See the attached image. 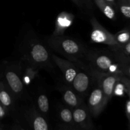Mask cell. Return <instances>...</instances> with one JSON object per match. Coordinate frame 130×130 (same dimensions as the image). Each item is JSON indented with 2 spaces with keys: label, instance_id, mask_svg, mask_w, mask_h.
Instances as JSON below:
<instances>
[{
  "label": "cell",
  "instance_id": "obj_1",
  "mask_svg": "<svg viewBox=\"0 0 130 130\" xmlns=\"http://www.w3.org/2000/svg\"><path fill=\"white\" fill-rule=\"evenodd\" d=\"M51 48L76 63H86L88 50L75 39L62 36H53L47 39Z\"/></svg>",
  "mask_w": 130,
  "mask_h": 130
},
{
  "label": "cell",
  "instance_id": "obj_2",
  "mask_svg": "<svg viewBox=\"0 0 130 130\" xmlns=\"http://www.w3.org/2000/svg\"><path fill=\"white\" fill-rule=\"evenodd\" d=\"M51 55L46 46L37 38L27 39L23 47L22 56L24 60L38 69L52 67Z\"/></svg>",
  "mask_w": 130,
  "mask_h": 130
},
{
  "label": "cell",
  "instance_id": "obj_3",
  "mask_svg": "<svg viewBox=\"0 0 130 130\" xmlns=\"http://www.w3.org/2000/svg\"><path fill=\"white\" fill-rule=\"evenodd\" d=\"M86 63L99 72L123 75L119 63L113 53L109 54L88 50L86 57Z\"/></svg>",
  "mask_w": 130,
  "mask_h": 130
},
{
  "label": "cell",
  "instance_id": "obj_4",
  "mask_svg": "<svg viewBox=\"0 0 130 130\" xmlns=\"http://www.w3.org/2000/svg\"><path fill=\"white\" fill-rule=\"evenodd\" d=\"M79 67L78 72L72 81L71 87L83 99L88 95L93 85L95 77L92 69L86 63H77Z\"/></svg>",
  "mask_w": 130,
  "mask_h": 130
},
{
  "label": "cell",
  "instance_id": "obj_5",
  "mask_svg": "<svg viewBox=\"0 0 130 130\" xmlns=\"http://www.w3.org/2000/svg\"><path fill=\"white\" fill-rule=\"evenodd\" d=\"M95 77L93 85L91 91L88 94L87 101V107L92 116L97 117L102 112L104 109L107 105L105 98L103 93L102 88L100 85V81L95 70L93 69Z\"/></svg>",
  "mask_w": 130,
  "mask_h": 130
},
{
  "label": "cell",
  "instance_id": "obj_6",
  "mask_svg": "<svg viewBox=\"0 0 130 130\" xmlns=\"http://www.w3.org/2000/svg\"><path fill=\"white\" fill-rule=\"evenodd\" d=\"M90 24L92 27L90 34V39L91 41L95 43L106 44L110 46V48L117 46L114 34L104 27L99 22L95 17H92L91 18Z\"/></svg>",
  "mask_w": 130,
  "mask_h": 130
},
{
  "label": "cell",
  "instance_id": "obj_7",
  "mask_svg": "<svg viewBox=\"0 0 130 130\" xmlns=\"http://www.w3.org/2000/svg\"><path fill=\"white\" fill-rule=\"evenodd\" d=\"M5 84L15 98H19L24 94V84L22 79L19 70L14 67H9L5 71Z\"/></svg>",
  "mask_w": 130,
  "mask_h": 130
},
{
  "label": "cell",
  "instance_id": "obj_8",
  "mask_svg": "<svg viewBox=\"0 0 130 130\" xmlns=\"http://www.w3.org/2000/svg\"><path fill=\"white\" fill-rule=\"evenodd\" d=\"M51 56L52 61L62 72L66 85L71 86L72 81L78 72L79 69V66L74 62H71L69 60L63 59L54 54H52Z\"/></svg>",
  "mask_w": 130,
  "mask_h": 130
},
{
  "label": "cell",
  "instance_id": "obj_9",
  "mask_svg": "<svg viewBox=\"0 0 130 130\" xmlns=\"http://www.w3.org/2000/svg\"><path fill=\"white\" fill-rule=\"evenodd\" d=\"M96 72L98 78L100 81L105 100L108 103L113 96V92H114V88L116 83L117 81L120 80L121 77L123 75L102 73L98 71H96Z\"/></svg>",
  "mask_w": 130,
  "mask_h": 130
},
{
  "label": "cell",
  "instance_id": "obj_10",
  "mask_svg": "<svg viewBox=\"0 0 130 130\" xmlns=\"http://www.w3.org/2000/svg\"><path fill=\"white\" fill-rule=\"evenodd\" d=\"M72 116L74 124L84 129H90L93 128L91 114L87 105L83 104L72 109Z\"/></svg>",
  "mask_w": 130,
  "mask_h": 130
},
{
  "label": "cell",
  "instance_id": "obj_11",
  "mask_svg": "<svg viewBox=\"0 0 130 130\" xmlns=\"http://www.w3.org/2000/svg\"><path fill=\"white\" fill-rule=\"evenodd\" d=\"M60 91L65 104L71 109H73L84 104V99L79 96L71 86L68 85L62 86L60 88Z\"/></svg>",
  "mask_w": 130,
  "mask_h": 130
},
{
  "label": "cell",
  "instance_id": "obj_12",
  "mask_svg": "<svg viewBox=\"0 0 130 130\" xmlns=\"http://www.w3.org/2000/svg\"><path fill=\"white\" fill-rule=\"evenodd\" d=\"M74 16L71 13L63 11L59 13L55 22L54 32L53 36L63 35L65 31L72 25Z\"/></svg>",
  "mask_w": 130,
  "mask_h": 130
},
{
  "label": "cell",
  "instance_id": "obj_13",
  "mask_svg": "<svg viewBox=\"0 0 130 130\" xmlns=\"http://www.w3.org/2000/svg\"><path fill=\"white\" fill-rule=\"evenodd\" d=\"M27 116L33 130H49L46 120L36 109H32L27 112Z\"/></svg>",
  "mask_w": 130,
  "mask_h": 130
},
{
  "label": "cell",
  "instance_id": "obj_14",
  "mask_svg": "<svg viewBox=\"0 0 130 130\" xmlns=\"http://www.w3.org/2000/svg\"><path fill=\"white\" fill-rule=\"evenodd\" d=\"M15 98V96L8 88L6 84L0 81V104L5 107L8 111L13 107Z\"/></svg>",
  "mask_w": 130,
  "mask_h": 130
},
{
  "label": "cell",
  "instance_id": "obj_15",
  "mask_svg": "<svg viewBox=\"0 0 130 130\" xmlns=\"http://www.w3.org/2000/svg\"><path fill=\"white\" fill-rule=\"evenodd\" d=\"M112 52L119 63L123 75L130 79V55L124 54L118 51L112 50Z\"/></svg>",
  "mask_w": 130,
  "mask_h": 130
},
{
  "label": "cell",
  "instance_id": "obj_16",
  "mask_svg": "<svg viewBox=\"0 0 130 130\" xmlns=\"http://www.w3.org/2000/svg\"><path fill=\"white\" fill-rule=\"evenodd\" d=\"M99 10L109 19L116 20L117 19L115 8L108 3L105 0H93Z\"/></svg>",
  "mask_w": 130,
  "mask_h": 130
},
{
  "label": "cell",
  "instance_id": "obj_17",
  "mask_svg": "<svg viewBox=\"0 0 130 130\" xmlns=\"http://www.w3.org/2000/svg\"><path fill=\"white\" fill-rule=\"evenodd\" d=\"M58 116L65 124L70 126L74 125L72 116V109L69 107H60L58 110Z\"/></svg>",
  "mask_w": 130,
  "mask_h": 130
},
{
  "label": "cell",
  "instance_id": "obj_18",
  "mask_svg": "<svg viewBox=\"0 0 130 130\" xmlns=\"http://www.w3.org/2000/svg\"><path fill=\"white\" fill-rule=\"evenodd\" d=\"M38 110L43 115L48 114L50 109L49 99L46 94L41 93L38 95L36 100Z\"/></svg>",
  "mask_w": 130,
  "mask_h": 130
},
{
  "label": "cell",
  "instance_id": "obj_19",
  "mask_svg": "<svg viewBox=\"0 0 130 130\" xmlns=\"http://www.w3.org/2000/svg\"><path fill=\"white\" fill-rule=\"evenodd\" d=\"M38 71H39L38 69L29 65V67L25 69L24 74L22 76V79L24 85L26 86L30 85L32 81L38 76Z\"/></svg>",
  "mask_w": 130,
  "mask_h": 130
},
{
  "label": "cell",
  "instance_id": "obj_20",
  "mask_svg": "<svg viewBox=\"0 0 130 130\" xmlns=\"http://www.w3.org/2000/svg\"><path fill=\"white\" fill-rule=\"evenodd\" d=\"M117 45H124L130 42V27L125 28L114 34Z\"/></svg>",
  "mask_w": 130,
  "mask_h": 130
},
{
  "label": "cell",
  "instance_id": "obj_21",
  "mask_svg": "<svg viewBox=\"0 0 130 130\" xmlns=\"http://www.w3.org/2000/svg\"><path fill=\"white\" fill-rule=\"evenodd\" d=\"M117 8L124 17L130 20V2L127 0H118Z\"/></svg>",
  "mask_w": 130,
  "mask_h": 130
},
{
  "label": "cell",
  "instance_id": "obj_22",
  "mask_svg": "<svg viewBox=\"0 0 130 130\" xmlns=\"http://www.w3.org/2000/svg\"><path fill=\"white\" fill-rule=\"evenodd\" d=\"M126 93V88L124 84L121 80H119L116 82L114 88L113 96H123L124 94Z\"/></svg>",
  "mask_w": 130,
  "mask_h": 130
},
{
  "label": "cell",
  "instance_id": "obj_23",
  "mask_svg": "<svg viewBox=\"0 0 130 130\" xmlns=\"http://www.w3.org/2000/svg\"><path fill=\"white\" fill-rule=\"evenodd\" d=\"M110 49L111 50L118 51L124 54L130 55V42L127 44H124V45H117L115 46L110 47Z\"/></svg>",
  "mask_w": 130,
  "mask_h": 130
},
{
  "label": "cell",
  "instance_id": "obj_24",
  "mask_svg": "<svg viewBox=\"0 0 130 130\" xmlns=\"http://www.w3.org/2000/svg\"><path fill=\"white\" fill-rule=\"evenodd\" d=\"M79 3L81 4V7H83V6H85L86 8L89 9V10H91L93 8V5L92 2H91V0H78Z\"/></svg>",
  "mask_w": 130,
  "mask_h": 130
},
{
  "label": "cell",
  "instance_id": "obj_25",
  "mask_svg": "<svg viewBox=\"0 0 130 130\" xmlns=\"http://www.w3.org/2000/svg\"><path fill=\"white\" fill-rule=\"evenodd\" d=\"M8 110L0 104V121L3 119L7 114Z\"/></svg>",
  "mask_w": 130,
  "mask_h": 130
},
{
  "label": "cell",
  "instance_id": "obj_26",
  "mask_svg": "<svg viewBox=\"0 0 130 130\" xmlns=\"http://www.w3.org/2000/svg\"><path fill=\"white\" fill-rule=\"evenodd\" d=\"M120 80L124 84L126 87L130 89V79L129 78L126 77L125 76L123 75V76H121Z\"/></svg>",
  "mask_w": 130,
  "mask_h": 130
},
{
  "label": "cell",
  "instance_id": "obj_27",
  "mask_svg": "<svg viewBox=\"0 0 130 130\" xmlns=\"http://www.w3.org/2000/svg\"><path fill=\"white\" fill-rule=\"evenodd\" d=\"M126 113L128 119L130 120V97L129 96V99L127 100L126 104Z\"/></svg>",
  "mask_w": 130,
  "mask_h": 130
},
{
  "label": "cell",
  "instance_id": "obj_28",
  "mask_svg": "<svg viewBox=\"0 0 130 130\" xmlns=\"http://www.w3.org/2000/svg\"><path fill=\"white\" fill-rule=\"evenodd\" d=\"M105 1L107 2L109 4H110V5L114 6L115 8H117V2H118V0H105Z\"/></svg>",
  "mask_w": 130,
  "mask_h": 130
},
{
  "label": "cell",
  "instance_id": "obj_29",
  "mask_svg": "<svg viewBox=\"0 0 130 130\" xmlns=\"http://www.w3.org/2000/svg\"><path fill=\"white\" fill-rule=\"evenodd\" d=\"M71 1H72V2L76 4V5H77V6H78V7H79V8H82V7H81V4L79 3V2L78 0H71Z\"/></svg>",
  "mask_w": 130,
  "mask_h": 130
},
{
  "label": "cell",
  "instance_id": "obj_30",
  "mask_svg": "<svg viewBox=\"0 0 130 130\" xmlns=\"http://www.w3.org/2000/svg\"><path fill=\"white\" fill-rule=\"evenodd\" d=\"M126 93L128 94V96H129L130 97V89L128 88H127V87H126Z\"/></svg>",
  "mask_w": 130,
  "mask_h": 130
},
{
  "label": "cell",
  "instance_id": "obj_31",
  "mask_svg": "<svg viewBox=\"0 0 130 130\" xmlns=\"http://www.w3.org/2000/svg\"><path fill=\"white\" fill-rule=\"evenodd\" d=\"M67 130H78V129H74V128H72V129H69V128H67Z\"/></svg>",
  "mask_w": 130,
  "mask_h": 130
},
{
  "label": "cell",
  "instance_id": "obj_32",
  "mask_svg": "<svg viewBox=\"0 0 130 130\" xmlns=\"http://www.w3.org/2000/svg\"><path fill=\"white\" fill-rule=\"evenodd\" d=\"M17 130H25V129H22V128H19Z\"/></svg>",
  "mask_w": 130,
  "mask_h": 130
},
{
  "label": "cell",
  "instance_id": "obj_33",
  "mask_svg": "<svg viewBox=\"0 0 130 130\" xmlns=\"http://www.w3.org/2000/svg\"><path fill=\"white\" fill-rule=\"evenodd\" d=\"M127 1H129V2H130V0H127Z\"/></svg>",
  "mask_w": 130,
  "mask_h": 130
},
{
  "label": "cell",
  "instance_id": "obj_34",
  "mask_svg": "<svg viewBox=\"0 0 130 130\" xmlns=\"http://www.w3.org/2000/svg\"><path fill=\"white\" fill-rule=\"evenodd\" d=\"M0 130H1V128H0Z\"/></svg>",
  "mask_w": 130,
  "mask_h": 130
},
{
  "label": "cell",
  "instance_id": "obj_35",
  "mask_svg": "<svg viewBox=\"0 0 130 130\" xmlns=\"http://www.w3.org/2000/svg\"><path fill=\"white\" fill-rule=\"evenodd\" d=\"M129 27H130V26H129Z\"/></svg>",
  "mask_w": 130,
  "mask_h": 130
}]
</instances>
